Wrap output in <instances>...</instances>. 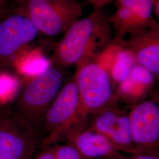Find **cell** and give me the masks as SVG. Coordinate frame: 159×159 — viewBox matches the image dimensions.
Segmentation results:
<instances>
[{"instance_id": "obj_1", "label": "cell", "mask_w": 159, "mask_h": 159, "mask_svg": "<svg viewBox=\"0 0 159 159\" xmlns=\"http://www.w3.org/2000/svg\"><path fill=\"white\" fill-rule=\"evenodd\" d=\"M112 37L110 17L100 9H94L64 33L56 47L54 60L62 67L78 64L90 57L97 48L107 46Z\"/></svg>"}, {"instance_id": "obj_2", "label": "cell", "mask_w": 159, "mask_h": 159, "mask_svg": "<svg viewBox=\"0 0 159 159\" xmlns=\"http://www.w3.org/2000/svg\"><path fill=\"white\" fill-rule=\"evenodd\" d=\"M63 80L62 70L58 67L50 66L33 77L18 97L12 110L37 131L63 87Z\"/></svg>"}, {"instance_id": "obj_3", "label": "cell", "mask_w": 159, "mask_h": 159, "mask_svg": "<svg viewBox=\"0 0 159 159\" xmlns=\"http://www.w3.org/2000/svg\"><path fill=\"white\" fill-rule=\"evenodd\" d=\"M14 9L28 17L39 33L50 37L65 33L83 11L77 0H24Z\"/></svg>"}, {"instance_id": "obj_4", "label": "cell", "mask_w": 159, "mask_h": 159, "mask_svg": "<svg viewBox=\"0 0 159 159\" xmlns=\"http://www.w3.org/2000/svg\"><path fill=\"white\" fill-rule=\"evenodd\" d=\"M39 33L34 24L21 12L0 7V73L13 68L16 56Z\"/></svg>"}, {"instance_id": "obj_5", "label": "cell", "mask_w": 159, "mask_h": 159, "mask_svg": "<svg viewBox=\"0 0 159 159\" xmlns=\"http://www.w3.org/2000/svg\"><path fill=\"white\" fill-rule=\"evenodd\" d=\"M37 131L12 110H0V159H31Z\"/></svg>"}, {"instance_id": "obj_6", "label": "cell", "mask_w": 159, "mask_h": 159, "mask_svg": "<svg viewBox=\"0 0 159 159\" xmlns=\"http://www.w3.org/2000/svg\"><path fill=\"white\" fill-rule=\"evenodd\" d=\"M79 63L75 83L79 92L80 108L86 111H100L113 97V88L108 71L100 64L92 61Z\"/></svg>"}, {"instance_id": "obj_7", "label": "cell", "mask_w": 159, "mask_h": 159, "mask_svg": "<svg viewBox=\"0 0 159 159\" xmlns=\"http://www.w3.org/2000/svg\"><path fill=\"white\" fill-rule=\"evenodd\" d=\"M136 155L159 157V109L153 102L134 107L129 115Z\"/></svg>"}, {"instance_id": "obj_8", "label": "cell", "mask_w": 159, "mask_h": 159, "mask_svg": "<svg viewBox=\"0 0 159 159\" xmlns=\"http://www.w3.org/2000/svg\"><path fill=\"white\" fill-rule=\"evenodd\" d=\"M80 109L79 92L74 80L61 87L46 113L42 125L48 134L41 145L48 146L58 140L75 119Z\"/></svg>"}, {"instance_id": "obj_9", "label": "cell", "mask_w": 159, "mask_h": 159, "mask_svg": "<svg viewBox=\"0 0 159 159\" xmlns=\"http://www.w3.org/2000/svg\"><path fill=\"white\" fill-rule=\"evenodd\" d=\"M116 11L110 17L116 40L159 27L153 18V0H114Z\"/></svg>"}, {"instance_id": "obj_10", "label": "cell", "mask_w": 159, "mask_h": 159, "mask_svg": "<svg viewBox=\"0 0 159 159\" xmlns=\"http://www.w3.org/2000/svg\"><path fill=\"white\" fill-rule=\"evenodd\" d=\"M93 130L107 137L118 151L136 155L129 115L114 110L104 109L94 120Z\"/></svg>"}, {"instance_id": "obj_11", "label": "cell", "mask_w": 159, "mask_h": 159, "mask_svg": "<svg viewBox=\"0 0 159 159\" xmlns=\"http://www.w3.org/2000/svg\"><path fill=\"white\" fill-rule=\"evenodd\" d=\"M70 144L83 159H127L114 148L107 137L96 131L87 130L69 137Z\"/></svg>"}, {"instance_id": "obj_12", "label": "cell", "mask_w": 159, "mask_h": 159, "mask_svg": "<svg viewBox=\"0 0 159 159\" xmlns=\"http://www.w3.org/2000/svg\"><path fill=\"white\" fill-rule=\"evenodd\" d=\"M127 45L137 64L148 68L153 75L159 74V27L129 34Z\"/></svg>"}, {"instance_id": "obj_13", "label": "cell", "mask_w": 159, "mask_h": 159, "mask_svg": "<svg viewBox=\"0 0 159 159\" xmlns=\"http://www.w3.org/2000/svg\"><path fill=\"white\" fill-rule=\"evenodd\" d=\"M25 48L19 52L12 63V68L18 73L33 77L50 66L39 50H27Z\"/></svg>"}, {"instance_id": "obj_14", "label": "cell", "mask_w": 159, "mask_h": 159, "mask_svg": "<svg viewBox=\"0 0 159 159\" xmlns=\"http://www.w3.org/2000/svg\"><path fill=\"white\" fill-rule=\"evenodd\" d=\"M136 64L135 57L130 50L127 48L120 50L116 55L111 67L112 79L119 84L121 83L129 77Z\"/></svg>"}, {"instance_id": "obj_15", "label": "cell", "mask_w": 159, "mask_h": 159, "mask_svg": "<svg viewBox=\"0 0 159 159\" xmlns=\"http://www.w3.org/2000/svg\"><path fill=\"white\" fill-rule=\"evenodd\" d=\"M153 75L148 68L136 64L131 70L129 78L133 82L145 87L153 83Z\"/></svg>"}, {"instance_id": "obj_16", "label": "cell", "mask_w": 159, "mask_h": 159, "mask_svg": "<svg viewBox=\"0 0 159 159\" xmlns=\"http://www.w3.org/2000/svg\"><path fill=\"white\" fill-rule=\"evenodd\" d=\"M51 150L56 159H83L71 144L56 146Z\"/></svg>"}, {"instance_id": "obj_17", "label": "cell", "mask_w": 159, "mask_h": 159, "mask_svg": "<svg viewBox=\"0 0 159 159\" xmlns=\"http://www.w3.org/2000/svg\"><path fill=\"white\" fill-rule=\"evenodd\" d=\"M34 159H56L51 148H46L38 154Z\"/></svg>"}, {"instance_id": "obj_18", "label": "cell", "mask_w": 159, "mask_h": 159, "mask_svg": "<svg viewBox=\"0 0 159 159\" xmlns=\"http://www.w3.org/2000/svg\"><path fill=\"white\" fill-rule=\"evenodd\" d=\"M24 0H0V7L7 8H15Z\"/></svg>"}, {"instance_id": "obj_19", "label": "cell", "mask_w": 159, "mask_h": 159, "mask_svg": "<svg viewBox=\"0 0 159 159\" xmlns=\"http://www.w3.org/2000/svg\"><path fill=\"white\" fill-rule=\"evenodd\" d=\"M88 2L93 6L94 9H100L101 7L108 4L114 0H87Z\"/></svg>"}, {"instance_id": "obj_20", "label": "cell", "mask_w": 159, "mask_h": 159, "mask_svg": "<svg viewBox=\"0 0 159 159\" xmlns=\"http://www.w3.org/2000/svg\"><path fill=\"white\" fill-rule=\"evenodd\" d=\"M130 159H159V157L148 155H134L130 157Z\"/></svg>"}, {"instance_id": "obj_21", "label": "cell", "mask_w": 159, "mask_h": 159, "mask_svg": "<svg viewBox=\"0 0 159 159\" xmlns=\"http://www.w3.org/2000/svg\"><path fill=\"white\" fill-rule=\"evenodd\" d=\"M159 0H153V13H154L157 17H159Z\"/></svg>"}, {"instance_id": "obj_22", "label": "cell", "mask_w": 159, "mask_h": 159, "mask_svg": "<svg viewBox=\"0 0 159 159\" xmlns=\"http://www.w3.org/2000/svg\"><path fill=\"white\" fill-rule=\"evenodd\" d=\"M130 159V157H129V159Z\"/></svg>"}]
</instances>
